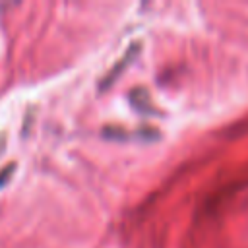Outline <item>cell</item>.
<instances>
[{"label":"cell","mask_w":248,"mask_h":248,"mask_svg":"<svg viewBox=\"0 0 248 248\" xmlns=\"http://www.w3.org/2000/svg\"><path fill=\"white\" fill-rule=\"evenodd\" d=\"M136 52H138V45H132V48L128 50V54H126L122 60H118V66H116V68H114V70H112V72H110V74L105 78V81H103V87H105V85H108V83H112V81L116 79V76L120 74V70L128 66V62L134 58V54H136Z\"/></svg>","instance_id":"cell-1"},{"label":"cell","mask_w":248,"mask_h":248,"mask_svg":"<svg viewBox=\"0 0 248 248\" xmlns=\"http://www.w3.org/2000/svg\"><path fill=\"white\" fill-rule=\"evenodd\" d=\"M14 169H16V165H14V163H12L10 167H6V169H4V172L0 174V186L4 184V178H10V176H12V172H14Z\"/></svg>","instance_id":"cell-2"},{"label":"cell","mask_w":248,"mask_h":248,"mask_svg":"<svg viewBox=\"0 0 248 248\" xmlns=\"http://www.w3.org/2000/svg\"><path fill=\"white\" fill-rule=\"evenodd\" d=\"M4 149H6V136L0 132V153H2Z\"/></svg>","instance_id":"cell-3"}]
</instances>
